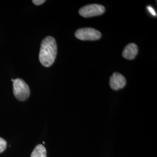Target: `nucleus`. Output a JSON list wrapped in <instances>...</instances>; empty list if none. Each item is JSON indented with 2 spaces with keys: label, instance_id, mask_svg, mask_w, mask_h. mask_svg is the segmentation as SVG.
<instances>
[{
  "label": "nucleus",
  "instance_id": "8",
  "mask_svg": "<svg viewBox=\"0 0 157 157\" xmlns=\"http://www.w3.org/2000/svg\"><path fill=\"white\" fill-rule=\"evenodd\" d=\"M6 147V142L2 138L0 137V153L4 151Z\"/></svg>",
  "mask_w": 157,
  "mask_h": 157
},
{
  "label": "nucleus",
  "instance_id": "3",
  "mask_svg": "<svg viewBox=\"0 0 157 157\" xmlns=\"http://www.w3.org/2000/svg\"><path fill=\"white\" fill-rule=\"evenodd\" d=\"M75 37L82 41H95L101 38V34L94 29L85 28L77 30L75 32Z\"/></svg>",
  "mask_w": 157,
  "mask_h": 157
},
{
  "label": "nucleus",
  "instance_id": "9",
  "mask_svg": "<svg viewBox=\"0 0 157 157\" xmlns=\"http://www.w3.org/2000/svg\"><path fill=\"white\" fill-rule=\"evenodd\" d=\"M32 2L34 4L36 5V6H40V5L44 4L45 2V0H33V1H32Z\"/></svg>",
  "mask_w": 157,
  "mask_h": 157
},
{
  "label": "nucleus",
  "instance_id": "4",
  "mask_svg": "<svg viewBox=\"0 0 157 157\" xmlns=\"http://www.w3.org/2000/svg\"><path fill=\"white\" fill-rule=\"evenodd\" d=\"M105 11V7L100 4H90L84 6L78 11L79 14L83 17L100 16L104 13Z\"/></svg>",
  "mask_w": 157,
  "mask_h": 157
},
{
  "label": "nucleus",
  "instance_id": "7",
  "mask_svg": "<svg viewBox=\"0 0 157 157\" xmlns=\"http://www.w3.org/2000/svg\"><path fill=\"white\" fill-rule=\"evenodd\" d=\"M31 157H47V151L44 146L39 144L32 152Z\"/></svg>",
  "mask_w": 157,
  "mask_h": 157
},
{
  "label": "nucleus",
  "instance_id": "11",
  "mask_svg": "<svg viewBox=\"0 0 157 157\" xmlns=\"http://www.w3.org/2000/svg\"><path fill=\"white\" fill-rule=\"evenodd\" d=\"M13 80H14V79H13V78H12L11 81H12V82H13Z\"/></svg>",
  "mask_w": 157,
  "mask_h": 157
},
{
  "label": "nucleus",
  "instance_id": "1",
  "mask_svg": "<svg viewBox=\"0 0 157 157\" xmlns=\"http://www.w3.org/2000/svg\"><path fill=\"white\" fill-rule=\"evenodd\" d=\"M57 54L56 40L51 36L43 40L39 53L40 62L45 67H50L55 61Z\"/></svg>",
  "mask_w": 157,
  "mask_h": 157
},
{
  "label": "nucleus",
  "instance_id": "10",
  "mask_svg": "<svg viewBox=\"0 0 157 157\" xmlns=\"http://www.w3.org/2000/svg\"><path fill=\"white\" fill-rule=\"evenodd\" d=\"M147 9L148 10L149 12L151 13L153 16H156V15H157L155 10L152 8V6H147Z\"/></svg>",
  "mask_w": 157,
  "mask_h": 157
},
{
  "label": "nucleus",
  "instance_id": "2",
  "mask_svg": "<svg viewBox=\"0 0 157 157\" xmlns=\"http://www.w3.org/2000/svg\"><path fill=\"white\" fill-rule=\"evenodd\" d=\"M13 93L17 100H26L30 94V89L27 83L21 78H16L13 81Z\"/></svg>",
  "mask_w": 157,
  "mask_h": 157
},
{
  "label": "nucleus",
  "instance_id": "6",
  "mask_svg": "<svg viewBox=\"0 0 157 157\" xmlns=\"http://www.w3.org/2000/svg\"><path fill=\"white\" fill-rule=\"evenodd\" d=\"M138 54V47L135 43H130L126 45L122 52V56L126 59H135Z\"/></svg>",
  "mask_w": 157,
  "mask_h": 157
},
{
  "label": "nucleus",
  "instance_id": "5",
  "mask_svg": "<svg viewBox=\"0 0 157 157\" xmlns=\"http://www.w3.org/2000/svg\"><path fill=\"white\" fill-rule=\"evenodd\" d=\"M126 84V78L118 72L112 74L109 79L110 87L113 90H118L123 89Z\"/></svg>",
  "mask_w": 157,
  "mask_h": 157
}]
</instances>
